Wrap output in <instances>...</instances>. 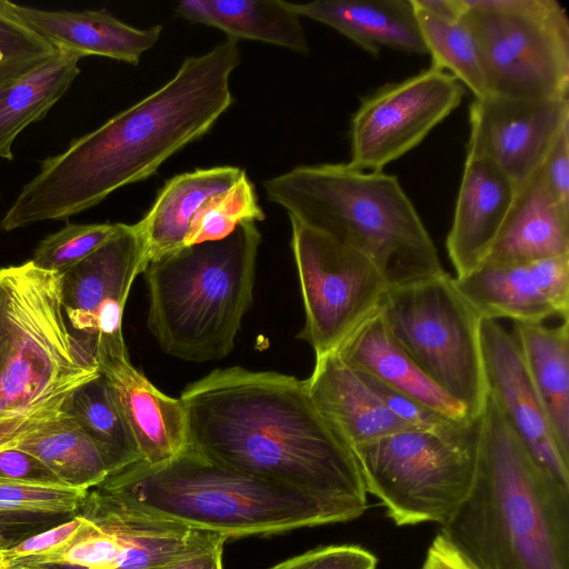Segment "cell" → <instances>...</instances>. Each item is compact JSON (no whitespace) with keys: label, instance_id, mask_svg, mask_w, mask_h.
Wrapping results in <instances>:
<instances>
[{"label":"cell","instance_id":"6da1fadb","mask_svg":"<svg viewBox=\"0 0 569 569\" xmlns=\"http://www.w3.org/2000/svg\"><path fill=\"white\" fill-rule=\"evenodd\" d=\"M240 59L238 41L230 38L186 58L161 88L42 160L1 219V230L68 220L117 189L148 179L230 108V76Z\"/></svg>","mask_w":569,"mask_h":569},{"label":"cell","instance_id":"7a4b0ae2","mask_svg":"<svg viewBox=\"0 0 569 569\" xmlns=\"http://www.w3.org/2000/svg\"><path fill=\"white\" fill-rule=\"evenodd\" d=\"M190 446L229 468L338 503L359 518L367 490L352 449L320 412L306 380L216 369L179 398Z\"/></svg>","mask_w":569,"mask_h":569},{"label":"cell","instance_id":"3957f363","mask_svg":"<svg viewBox=\"0 0 569 569\" xmlns=\"http://www.w3.org/2000/svg\"><path fill=\"white\" fill-rule=\"evenodd\" d=\"M472 487L439 533L476 569H569V487L548 475L487 393Z\"/></svg>","mask_w":569,"mask_h":569},{"label":"cell","instance_id":"277c9868","mask_svg":"<svg viewBox=\"0 0 569 569\" xmlns=\"http://www.w3.org/2000/svg\"><path fill=\"white\" fill-rule=\"evenodd\" d=\"M289 218L368 257L390 288L441 272L438 249L398 178L349 163L299 166L263 182Z\"/></svg>","mask_w":569,"mask_h":569},{"label":"cell","instance_id":"5b68a950","mask_svg":"<svg viewBox=\"0 0 569 569\" xmlns=\"http://www.w3.org/2000/svg\"><path fill=\"white\" fill-rule=\"evenodd\" d=\"M97 488L227 539L356 519L338 503L229 468L192 446L163 465L139 461L109 476Z\"/></svg>","mask_w":569,"mask_h":569},{"label":"cell","instance_id":"8992f818","mask_svg":"<svg viewBox=\"0 0 569 569\" xmlns=\"http://www.w3.org/2000/svg\"><path fill=\"white\" fill-rule=\"evenodd\" d=\"M261 233L254 221L228 237L148 261L147 325L160 348L184 361L228 356L253 300Z\"/></svg>","mask_w":569,"mask_h":569},{"label":"cell","instance_id":"52a82bcc","mask_svg":"<svg viewBox=\"0 0 569 569\" xmlns=\"http://www.w3.org/2000/svg\"><path fill=\"white\" fill-rule=\"evenodd\" d=\"M9 330L0 356V447L62 411L69 397L100 375L63 313L60 274L30 260L0 269Z\"/></svg>","mask_w":569,"mask_h":569},{"label":"cell","instance_id":"ba28073f","mask_svg":"<svg viewBox=\"0 0 569 569\" xmlns=\"http://www.w3.org/2000/svg\"><path fill=\"white\" fill-rule=\"evenodd\" d=\"M477 420L453 432L405 429L352 447L365 487L398 526L445 523L476 475Z\"/></svg>","mask_w":569,"mask_h":569},{"label":"cell","instance_id":"9c48e42d","mask_svg":"<svg viewBox=\"0 0 569 569\" xmlns=\"http://www.w3.org/2000/svg\"><path fill=\"white\" fill-rule=\"evenodd\" d=\"M489 96L569 98V19L556 0H460Z\"/></svg>","mask_w":569,"mask_h":569},{"label":"cell","instance_id":"30bf717a","mask_svg":"<svg viewBox=\"0 0 569 569\" xmlns=\"http://www.w3.org/2000/svg\"><path fill=\"white\" fill-rule=\"evenodd\" d=\"M382 311L393 337L420 369L478 420L487 398L481 318L453 278L443 271L390 288Z\"/></svg>","mask_w":569,"mask_h":569},{"label":"cell","instance_id":"8fae6325","mask_svg":"<svg viewBox=\"0 0 569 569\" xmlns=\"http://www.w3.org/2000/svg\"><path fill=\"white\" fill-rule=\"evenodd\" d=\"M291 221V248L299 276L305 325L298 338L316 358L341 343L383 305L388 281L360 251Z\"/></svg>","mask_w":569,"mask_h":569},{"label":"cell","instance_id":"7c38bea8","mask_svg":"<svg viewBox=\"0 0 569 569\" xmlns=\"http://www.w3.org/2000/svg\"><path fill=\"white\" fill-rule=\"evenodd\" d=\"M466 89L451 73L430 66L361 98L350 122V166L383 171L458 108Z\"/></svg>","mask_w":569,"mask_h":569},{"label":"cell","instance_id":"4fadbf2b","mask_svg":"<svg viewBox=\"0 0 569 569\" xmlns=\"http://www.w3.org/2000/svg\"><path fill=\"white\" fill-rule=\"evenodd\" d=\"M147 263L137 224L121 223L108 241L60 274L67 323L94 360L99 355L128 353L122 333L123 310L131 286Z\"/></svg>","mask_w":569,"mask_h":569},{"label":"cell","instance_id":"5bb4252c","mask_svg":"<svg viewBox=\"0 0 569 569\" xmlns=\"http://www.w3.org/2000/svg\"><path fill=\"white\" fill-rule=\"evenodd\" d=\"M469 124L466 153L491 160L519 192L569 126V98H473L469 107Z\"/></svg>","mask_w":569,"mask_h":569},{"label":"cell","instance_id":"9a60e30c","mask_svg":"<svg viewBox=\"0 0 569 569\" xmlns=\"http://www.w3.org/2000/svg\"><path fill=\"white\" fill-rule=\"evenodd\" d=\"M480 345L487 393L540 468L569 487V459L552 435L513 333L481 319Z\"/></svg>","mask_w":569,"mask_h":569},{"label":"cell","instance_id":"2e32d148","mask_svg":"<svg viewBox=\"0 0 569 569\" xmlns=\"http://www.w3.org/2000/svg\"><path fill=\"white\" fill-rule=\"evenodd\" d=\"M453 283L481 319L540 323L569 319V254L525 263H481Z\"/></svg>","mask_w":569,"mask_h":569},{"label":"cell","instance_id":"e0dca14e","mask_svg":"<svg viewBox=\"0 0 569 569\" xmlns=\"http://www.w3.org/2000/svg\"><path fill=\"white\" fill-rule=\"evenodd\" d=\"M517 193L511 180L491 160L466 156L446 241L456 278L466 276L483 262L513 207Z\"/></svg>","mask_w":569,"mask_h":569},{"label":"cell","instance_id":"ac0fdd59","mask_svg":"<svg viewBox=\"0 0 569 569\" xmlns=\"http://www.w3.org/2000/svg\"><path fill=\"white\" fill-rule=\"evenodd\" d=\"M96 363L116 391L142 462L167 463L190 446L181 400L158 390L132 366L129 353L99 355Z\"/></svg>","mask_w":569,"mask_h":569},{"label":"cell","instance_id":"d6986e66","mask_svg":"<svg viewBox=\"0 0 569 569\" xmlns=\"http://www.w3.org/2000/svg\"><path fill=\"white\" fill-rule=\"evenodd\" d=\"M13 13L56 50L79 57H107L137 66L157 43L162 26L138 29L106 9L46 10L11 2Z\"/></svg>","mask_w":569,"mask_h":569},{"label":"cell","instance_id":"ffe728a7","mask_svg":"<svg viewBox=\"0 0 569 569\" xmlns=\"http://www.w3.org/2000/svg\"><path fill=\"white\" fill-rule=\"evenodd\" d=\"M337 355L353 370L421 402L446 418L473 422L465 408L437 386L393 337L381 308L352 332Z\"/></svg>","mask_w":569,"mask_h":569},{"label":"cell","instance_id":"44dd1931","mask_svg":"<svg viewBox=\"0 0 569 569\" xmlns=\"http://www.w3.org/2000/svg\"><path fill=\"white\" fill-rule=\"evenodd\" d=\"M308 391L350 448L409 429L337 352L316 358Z\"/></svg>","mask_w":569,"mask_h":569},{"label":"cell","instance_id":"7402d4cb","mask_svg":"<svg viewBox=\"0 0 569 569\" xmlns=\"http://www.w3.org/2000/svg\"><path fill=\"white\" fill-rule=\"evenodd\" d=\"M299 17L323 23L363 51L428 54L412 0H316L291 3Z\"/></svg>","mask_w":569,"mask_h":569},{"label":"cell","instance_id":"603a6c76","mask_svg":"<svg viewBox=\"0 0 569 569\" xmlns=\"http://www.w3.org/2000/svg\"><path fill=\"white\" fill-rule=\"evenodd\" d=\"M566 254H569V213L549 196L538 170L517 193L482 263H525Z\"/></svg>","mask_w":569,"mask_h":569},{"label":"cell","instance_id":"cb8c5ba5","mask_svg":"<svg viewBox=\"0 0 569 569\" xmlns=\"http://www.w3.org/2000/svg\"><path fill=\"white\" fill-rule=\"evenodd\" d=\"M243 172L239 167L221 166L169 179L150 210L136 223L148 261L184 247L191 222L203 203L232 187Z\"/></svg>","mask_w":569,"mask_h":569},{"label":"cell","instance_id":"d4e9b609","mask_svg":"<svg viewBox=\"0 0 569 569\" xmlns=\"http://www.w3.org/2000/svg\"><path fill=\"white\" fill-rule=\"evenodd\" d=\"M174 12L192 23L222 30L228 38L262 41L308 53L309 44L291 2L282 0H182Z\"/></svg>","mask_w":569,"mask_h":569},{"label":"cell","instance_id":"484cf974","mask_svg":"<svg viewBox=\"0 0 569 569\" xmlns=\"http://www.w3.org/2000/svg\"><path fill=\"white\" fill-rule=\"evenodd\" d=\"M4 449L34 457L68 485L91 489L110 476L100 449L63 410L23 429L0 447Z\"/></svg>","mask_w":569,"mask_h":569},{"label":"cell","instance_id":"4316f807","mask_svg":"<svg viewBox=\"0 0 569 569\" xmlns=\"http://www.w3.org/2000/svg\"><path fill=\"white\" fill-rule=\"evenodd\" d=\"M552 435L569 459V319L515 323L513 333Z\"/></svg>","mask_w":569,"mask_h":569},{"label":"cell","instance_id":"83f0119b","mask_svg":"<svg viewBox=\"0 0 569 569\" xmlns=\"http://www.w3.org/2000/svg\"><path fill=\"white\" fill-rule=\"evenodd\" d=\"M80 58L60 50L21 77L0 86V159L12 160V143L43 119L80 73Z\"/></svg>","mask_w":569,"mask_h":569},{"label":"cell","instance_id":"f1b7e54d","mask_svg":"<svg viewBox=\"0 0 569 569\" xmlns=\"http://www.w3.org/2000/svg\"><path fill=\"white\" fill-rule=\"evenodd\" d=\"M62 410L100 449L110 468V476L141 461L116 391L101 372L78 388Z\"/></svg>","mask_w":569,"mask_h":569},{"label":"cell","instance_id":"f546056e","mask_svg":"<svg viewBox=\"0 0 569 569\" xmlns=\"http://www.w3.org/2000/svg\"><path fill=\"white\" fill-rule=\"evenodd\" d=\"M413 6L431 66L451 73L473 98L489 96L475 38L462 16L448 18Z\"/></svg>","mask_w":569,"mask_h":569},{"label":"cell","instance_id":"4dcf8cb0","mask_svg":"<svg viewBox=\"0 0 569 569\" xmlns=\"http://www.w3.org/2000/svg\"><path fill=\"white\" fill-rule=\"evenodd\" d=\"M89 490L59 480L0 475V517L70 519L79 513Z\"/></svg>","mask_w":569,"mask_h":569},{"label":"cell","instance_id":"1f68e13d","mask_svg":"<svg viewBox=\"0 0 569 569\" xmlns=\"http://www.w3.org/2000/svg\"><path fill=\"white\" fill-rule=\"evenodd\" d=\"M263 219L254 186L244 171L232 187L203 203L191 222L186 246L223 239L240 223Z\"/></svg>","mask_w":569,"mask_h":569},{"label":"cell","instance_id":"d6a6232c","mask_svg":"<svg viewBox=\"0 0 569 569\" xmlns=\"http://www.w3.org/2000/svg\"><path fill=\"white\" fill-rule=\"evenodd\" d=\"M121 227L117 223H70L39 241L31 261L36 267L59 274L90 256Z\"/></svg>","mask_w":569,"mask_h":569},{"label":"cell","instance_id":"836d02e7","mask_svg":"<svg viewBox=\"0 0 569 569\" xmlns=\"http://www.w3.org/2000/svg\"><path fill=\"white\" fill-rule=\"evenodd\" d=\"M0 0V86L33 70L56 51Z\"/></svg>","mask_w":569,"mask_h":569},{"label":"cell","instance_id":"e575fe53","mask_svg":"<svg viewBox=\"0 0 569 569\" xmlns=\"http://www.w3.org/2000/svg\"><path fill=\"white\" fill-rule=\"evenodd\" d=\"M94 522L81 513L34 533L8 549L14 560H26L46 566L49 560L64 551L79 537L92 529Z\"/></svg>","mask_w":569,"mask_h":569},{"label":"cell","instance_id":"d590c367","mask_svg":"<svg viewBox=\"0 0 569 569\" xmlns=\"http://www.w3.org/2000/svg\"><path fill=\"white\" fill-rule=\"evenodd\" d=\"M123 546L116 535L94 523L64 551L48 565L70 566L82 569H119Z\"/></svg>","mask_w":569,"mask_h":569},{"label":"cell","instance_id":"8d00e7d4","mask_svg":"<svg viewBox=\"0 0 569 569\" xmlns=\"http://www.w3.org/2000/svg\"><path fill=\"white\" fill-rule=\"evenodd\" d=\"M358 375L378 395L389 410L410 428L436 432H453L475 422L459 423L452 421L413 398L393 390L370 376L361 372H358Z\"/></svg>","mask_w":569,"mask_h":569},{"label":"cell","instance_id":"74e56055","mask_svg":"<svg viewBox=\"0 0 569 569\" xmlns=\"http://www.w3.org/2000/svg\"><path fill=\"white\" fill-rule=\"evenodd\" d=\"M377 558L353 545H335L309 550L269 569H376Z\"/></svg>","mask_w":569,"mask_h":569},{"label":"cell","instance_id":"f35d334b","mask_svg":"<svg viewBox=\"0 0 569 569\" xmlns=\"http://www.w3.org/2000/svg\"><path fill=\"white\" fill-rule=\"evenodd\" d=\"M539 171L549 196L569 213V126L557 138Z\"/></svg>","mask_w":569,"mask_h":569},{"label":"cell","instance_id":"ab89813d","mask_svg":"<svg viewBox=\"0 0 569 569\" xmlns=\"http://www.w3.org/2000/svg\"><path fill=\"white\" fill-rule=\"evenodd\" d=\"M0 475L19 479L58 480L39 460L17 449L0 450Z\"/></svg>","mask_w":569,"mask_h":569},{"label":"cell","instance_id":"60d3db41","mask_svg":"<svg viewBox=\"0 0 569 569\" xmlns=\"http://www.w3.org/2000/svg\"><path fill=\"white\" fill-rule=\"evenodd\" d=\"M68 519L0 517V549H10L23 539Z\"/></svg>","mask_w":569,"mask_h":569},{"label":"cell","instance_id":"b9f144b4","mask_svg":"<svg viewBox=\"0 0 569 569\" xmlns=\"http://www.w3.org/2000/svg\"><path fill=\"white\" fill-rule=\"evenodd\" d=\"M422 568L476 569L440 533L431 542Z\"/></svg>","mask_w":569,"mask_h":569},{"label":"cell","instance_id":"7bdbcfd3","mask_svg":"<svg viewBox=\"0 0 569 569\" xmlns=\"http://www.w3.org/2000/svg\"><path fill=\"white\" fill-rule=\"evenodd\" d=\"M147 569H223L222 548L182 557Z\"/></svg>","mask_w":569,"mask_h":569},{"label":"cell","instance_id":"ee69618b","mask_svg":"<svg viewBox=\"0 0 569 569\" xmlns=\"http://www.w3.org/2000/svg\"><path fill=\"white\" fill-rule=\"evenodd\" d=\"M9 330L8 303L4 281L0 274V356L3 351Z\"/></svg>","mask_w":569,"mask_h":569},{"label":"cell","instance_id":"f6af8a7d","mask_svg":"<svg viewBox=\"0 0 569 569\" xmlns=\"http://www.w3.org/2000/svg\"><path fill=\"white\" fill-rule=\"evenodd\" d=\"M9 569H47V567L26 560H14Z\"/></svg>","mask_w":569,"mask_h":569},{"label":"cell","instance_id":"bcb514c9","mask_svg":"<svg viewBox=\"0 0 569 569\" xmlns=\"http://www.w3.org/2000/svg\"><path fill=\"white\" fill-rule=\"evenodd\" d=\"M12 562L8 549H0V569H9Z\"/></svg>","mask_w":569,"mask_h":569},{"label":"cell","instance_id":"7dc6e473","mask_svg":"<svg viewBox=\"0 0 569 569\" xmlns=\"http://www.w3.org/2000/svg\"><path fill=\"white\" fill-rule=\"evenodd\" d=\"M421 569H423V568H421Z\"/></svg>","mask_w":569,"mask_h":569},{"label":"cell","instance_id":"c3c4849f","mask_svg":"<svg viewBox=\"0 0 569 569\" xmlns=\"http://www.w3.org/2000/svg\"><path fill=\"white\" fill-rule=\"evenodd\" d=\"M0 230H1V228H0Z\"/></svg>","mask_w":569,"mask_h":569}]
</instances>
